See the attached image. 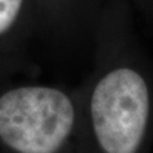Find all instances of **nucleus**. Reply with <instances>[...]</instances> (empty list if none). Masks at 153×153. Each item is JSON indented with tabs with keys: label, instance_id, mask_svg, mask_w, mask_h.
I'll list each match as a JSON object with an SVG mask.
<instances>
[{
	"label": "nucleus",
	"instance_id": "f257e3e1",
	"mask_svg": "<svg viewBox=\"0 0 153 153\" xmlns=\"http://www.w3.org/2000/svg\"><path fill=\"white\" fill-rule=\"evenodd\" d=\"M91 117L102 153H142L153 125V87L147 75L128 64L107 71L93 89Z\"/></svg>",
	"mask_w": 153,
	"mask_h": 153
},
{
	"label": "nucleus",
	"instance_id": "f03ea898",
	"mask_svg": "<svg viewBox=\"0 0 153 153\" xmlns=\"http://www.w3.org/2000/svg\"><path fill=\"white\" fill-rule=\"evenodd\" d=\"M73 124V105L57 89L22 87L0 97V139L18 153H56Z\"/></svg>",
	"mask_w": 153,
	"mask_h": 153
},
{
	"label": "nucleus",
	"instance_id": "7ed1b4c3",
	"mask_svg": "<svg viewBox=\"0 0 153 153\" xmlns=\"http://www.w3.org/2000/svg\"><path fill=\"white\" fill-rule=\"evenodd\" d=\"M22 7V0H0V35L14 23Z\"/></svg>",
	"mask_w": 153,
	"mask_h": 153
}]
</instances>
